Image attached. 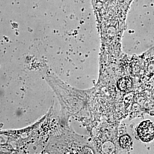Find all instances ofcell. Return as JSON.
Listing matches in <instances>:
<instances>
[{"label": "cell", "mask_w": 154, "mask_h": 154, "mask_svg": "<svg viewBox=\"0 0 154 154\" xmlns=\"http://www.w3.org/2000/svg\"><path fill=\"white\" fill-rule=\"evenodd\" d=\"M137 133L142 141H151L154 138V123L149 120L143 122L138 127Z\"/></svg>", "instance_id": "7a4b0ae2"}, {"label": "cell", "mask_w": 154, "mask_h": 154, "mask_svg": "<svg viewBox=\"0 0 154 154\" xmlns=\"http://www.w3.org/2000/svg\"><path fill=\"white\" fill-rule=\"evenodd\" d=\"M120 146L123 148H127L131 146L132 141L129 136L125 135L122 137L119 140Z\"/></svg>", "instance_id": "277c9868"}, {"label": "cell", "mask_w": 154, "mask_h": 154, "mask_svg": "<svg viewBox=\"0 0 154 154\" xmlns=\"http://www.w3.org/2000/svg\"><path fill=\"white\" fill-rule=\"evenodd\" d=\"M99 23H125L133 0H92Z\"/></svg>", "instance_id": "6da1fadb"}, {"label": "cell", "mask_w": 154, "mask_h": 154, "mask_svg": "<svg viewBox=\"0 0 154 154\" xmlns=\"http://www.w3.org/2000/svg\"><path fill=\"white\" fill-rule=\"evenodd\" d=\"M118 86L122 91H129L132 87V80L128 78H122L119 81Z\"/></svg>", "instance_id": "3957f363"}, {"label": "cell", "mask_w": 154, "mask_h": 154, "mask_svg": "<svg viewBox=\"0 0 154 154\" xmlns=\"http://www.w3.org/2000/svg\"><path fill=\"white\" fill-rule=\"evenodd\" d=\"M104 26H108V25H104ZM113 26H114V25H113ZM118 27H121V26H118Z\"/></svg>", "instance_id": "5b68a950"}]
</instances>
